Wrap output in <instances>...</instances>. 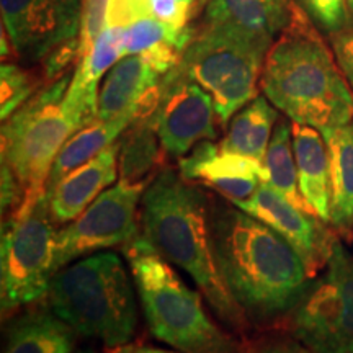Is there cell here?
I'll list each match as a JSON object with an SVG mask.
<instances>
[{
	"instance_id": "cell-1",
	"label": "cell",
	"mask_w": 353,
	"mask_h": 353,
	"mask_svg": "<svg viewBox=\"0 0 353 353\" xmlns=\"http://www.w3.org/2000/svg\"><path fill=\"white\" fill-rule=\"evenodd\" d=\"M216 262L250 329L281 327L311 283L296 250L226 198L210 195Z\"/></svg>"
},
{
	"instance_id": "cell-2",
	"label": "cell",
	"mask_w": 353,
	"mask_h": 353,
	"mask_svg": "<svg viewBox=\"0 0 353 353\" xmlns=\"http://www.w3.org/2000/svg\"><path fill=\"white\" fill-rule=\"evenodd\" d=\"M141 236L167 262L195 281L218 319L234 334L250 324L232 298L216 262L210 195L174 169H162L141 200Z\"/></svg>"
},
{
	"instance_id": "cell-3",
	"label": "cell",
	"mask_w": 353,
	"mask_h": 353,
	"mask_svg": "<svg viewBox=\"0 0 353 353\" xmlns=\"http://www.w3.org/2000/svg\"><path fill=\"white\" fill-rule=\"evenodd\" d=\"M260 87L293 123L324 132L353 120V88L299 7L268 51Z\"/></svg>"
},
{
	"instance_id": "cell-4",
	"label": "cell",
	"mask_w": 353,
	"mask_h": 353,
	"mask_svg": "<svg viewBox=\"0 0 353 353\" xmlns=\"http://www.w3.org/2000/svg\"><path fill=\"white\" fill-rule=\"evenodd\" d=\"M145 322L157 341L182 353H241L242 343L216 324L203 303L143 236L123 247Z\"/></svg>"
},
{
	"instance_id": "cell-5",
	"label": "cell",
	"mask_w": 353,
	"mask_h": 353,
	"mask_svg": "<svg viewBox=\"0 0 353 353\" xmlns=\"http://www.w3.org/2000/svg\"><path fill=\"white\" fill-rule=\"evenodd\" d=\"M131 276L118 254L87 255L54 273L46 303L82 337L125 345L138 324Z\"/></svg>"
},
{
	"instance_id": "cell-6",
	"label": "cell",
	"mask_w": 353,
	"mask_h": 353,
	"mask_svg": "<svg viewBox=\"0 0 353 353\" xmlns=\"http://www.w3.org/2000/svg\"><path fill=\"white\" fill-rule=\"evenodd\" d=\"M70 79L64 74L50 82L3 121L2 164L15 174L25 193L15 213L28 210L43 195L57 154L77 131L63 112Z\"/></svg>"
},
{
	"instance_id": "cell-7",
	"label": "cell",
	"mask_w": 353,
	"mask_h": 353,
	"mask_svg": "<svg viewBox=\"0 0 353 353\" xmlns=\"http://www.w3.org/2000/svg\"><path fill=\"white\" fill-rule=\"evenodd\" d=\"M270 48L228 30L203 23L176 64L213 97L221 123H228L257 97Z\"/></svg>"
},
{
	"instance_id": "cell-8",
	"label": "cell",
	"mask_w": 353,
	"mask_h": 353,
	"mask_svg": "<svg viewBox=\"0 0 353 353\" xmlns=\"http://www.w3.org/2000/svg\"><path fill=\"white\" fill-rule=\"evenodd\" d=\"M57 229L48 210L46 195L28 210L13 213L2 226V316L46 296L56 273Z\"/></svg>"
},
{
	"instance_id": "cell-9",
	"label": "cell",
	"mask_w": 353,
	"mask_h": 353,
	"mask_svg": "<svg viewBox=\"0 0 353 353\" xmlns=\"http://www.w3.org/2000/svg\"><path fill=\"white\" fill-rule=\"evenodd\" d=\"M281 325L311 353H353V255L341 239Z\"/></svg>"
},
{
	"instance_id": "cell-10",
	"label": "cell",
	"mask_w": 353,
	"mask_h": 353,
	"mask_svg": "<svg viewBox=\"0 0 353 353\" xmlns=\"http://www.w3.org/2000/svg\"><path fill=\"white\" fill-rule=\"evenodd\" d=\"M148 185L118 180L83 213L57 229L56 272L87 255L125 247L141 234L139 206Z\"/></svg>"
},
{
	"instance_id": "cell-11",
	"label": "cell",
	"mask_w": 353,
	"mask_h": 353,
	"mask_svg": "<svg viewBox=\"0 0 353 353\" xmlns=\"http://www.w3.org/2000/svg\"><path fill=\"white\" fill-rule=\"evenodd\" d=\"M216 117L213 97L176 65L162 77L152 123L167 156L180 159L203 141L216 139Z\"/></svg>"
},
{
	"instance_id": "cell-12",
	"label": "cell",
	"mask_w": 353,
	"mask_h": 353,
	"mask_svg": "<svg viewBox=\"0 0 353 353\" xmlns=\"http://www.w3.org/2000/svg\"><path fill=\"white\" fill-rule=\"evenodd\" d=\"M83 0H0L2 26L13 51L30 63L79 38Z\"/></svg>"
},
{
	"instance_id": "cell-13",
	"label": "cell",
	"mask_w": 353,
	"mask_h": 353,
	"mask_svg": "<svg viewBox=\"0 0 353 353\" xmlns=\"http://www.w3.org/2000/svg\"><path fill=\"white\" fill-rule=\"evenodd\" d=\"M241 210L270 226L301 257L311 280L324 270L339 236L317 216L294 206L268 182H262L249 200L237 203Z\"/></svg>"
},
{
	"instance_id": "cell-14",
	"label": "cell",
	"mask_w": 353,
	"mask_h": 353,
	"mask_svg": "<svg viewBox=\"0 0 353 353\" xmlns=\"http://www.w3.org/2000/svg\"><path fill=\"white\" fill-rule=\"evenodd\" d=\"M179 174L187 182L213 188L234 205L249 200L260 183L267 182V170L262 162L221 151L213 141H203L187 156L180 157Z\"/></svg>"
},
{
	"instance_id": "cell-15",
	"label": "cell",
	"mask_w": 353,
	"mask_h": 353,
	"mask_svg": "<svg viewBox=\"0 0 353 353\" xmlns=\"http://www.w3.org/2000/svg\"><path fill=\"white\" fill-rule=\"evenodd\" d=\"M121 138V136H120ZM120 175V139L44 192L51 219L64 226L79 218Z\"/></svg>"
},
{
	"instance_id": "cell-16",
	"label": "cell",
	"mask_w": 353,
	"mask_h": 353,
	"mask_svg": "<svg viewBox=\"0 0 353 353\" xmlns=\"http://www.w3.org/2000/svg\"><path fill=\"white\" fill-rule=\"evenodd\" d=\"M125 57L121 26H107L85 56L79 57L76 70L63 100L65 118L79 131L97 120L99 83L118 61Z\"/></svg>"
},
{
	"instance_id": "cell-17",
	"label": "cell",
	"mask_w": 353,
	"mask_h": 353,
	"mask_svg": "<svg viewBox=\"0 0 353 353\" xmlns=\"http://www.w3.org/2000/svg\"><path fill=\"white\" fill-rule=\"evenodd\" d=\"M291 19L286 0H205V21L272 48Z\"/></svg>"
},
{
	"instance_id": "cell-18",
	"label": "cell",
	"mask_w": 353,
	"mask_h": 353,
	"mask_svg": "<svg viewBox=\"0 0 353 353\" xmlns=\"http://www.w3.org/2000/svg\"><path fill=\"white\" fill-rule=\"evenodd\" d=\"M79 334L48 303L8 319L3 353H74Z\"/></svg>"
},
{
	"instance_id": "cell-19",
	"label": "cell",
	"mask_w": 353,
	"mask_h": 353,
	"mask_svg": "<svg viewBox=\"0 0 353 353\" xmlns=\"http://www.w3.org/2000/svg\"><path fill=\"white\" fill-rule=\"evenodd\" d=\"M291 136L301 195L311 213L330 226V161L324 134L291 121Z\"/></svg>"
},
{
	"instance_id": "cell-20",
	"label": "cell",
	"mask_w": 353,
	"mask_h": 353,
	"mask_svg": "<svg viewBox=\"0 0 353 353\" xmlns=\"http://www.w3.org/2000/svg\"><path fill=\"white\" fill-rule=\"evenodd\" d=\"M162 77L143 56H125L103 79L97 103V118L108 121L131 112L139 114L144 97L161 83Z\"/></svg>"
},
{
	"instance_id": "cell-21",
	"label": "cell",
	"mask_w": 353,
	"mask_h": 353,
	"mask_svg": "<svg viewBox=\"0 0 353 353\" xmlns=\"http://www.w3.org/2000/svg\"><path fill=\"white\" fill-rule=\"evenodd\" d=\"M330 161V228L342 239L353 232V120L322 132Z\"/></svg>"
},
{
	"instance_id": "cell-22",
	"label": "cell",
	"mask_w": 353,
	"mask_h": 353,
	"mask_svg": "<svg viewBox=\"0 0 353 353\" xmlns=\"http://www.w3.org/2000/svg\"><path fill=\"white\" fill-rule=\"evenodd\" d=\"M136 117H138V113L131 112L108 121L97 118L95 121L88 123L87 126L74 132L57 154L44 192H50L63 176L76 170L77 167L87 164L88 161L99 156L103 149H107L110 144L120 139V136Z\"/></svg>"
},
{
	"instance_id": "cell-23",
	"label": "cell",
	"mask_w": 353,
	"mask_h": 353,
	"mask_svg": "<svg viewBox=\"0 0 353 353\" xmlns=\"http://www.w3.org/2000/svg\"><path fill=\"white\" fill-rule=\"evenodd\" d=\"M276 121V108L267 97L257 95L231 118L219 149L255 159L263 164Z\"/></svg>"
},
{
	"instance_id": "cell-24",
	"label": "cell",
	"mask_w": 353,
	"mask_h": 353,
	"mask_svg": "<svg viewBox=\"0 0 353 353\" xmlns=\"http://www.w3.org/2000/svg\"><path fill=\"white\" fill-rule=\"evenodd\" d=\"M162 154L152 114L134 118L120 138V180L149 187L164 169Z\"/></svg>"
},
{
	"instance_id": "cell-25",
	"label": "cell",
	"mask_w": 353,
	"mask_h": 353,
	"mask_svg": "<svg viewBox=\"0 0 353 353\" xmlns=\"http://www.w3.org/2000/svg\"><path fill=\"white\" fill-rule=\"evenodd\" d=\"M263 167L267 170V182L276 192L298 206L299 210L311 213L301 195L298 183L296 159L293 151V136H291V123L288 120H278L273 130L270 144L265 154ZM312 214V213H311Z\"/></svg>"
},
{
	"instance_id": "cell-26",
	"label": "cell",
	"mask_w": 353,
	"mask_h": 353,
	"mask_svg": "<svg viewBox=\"0 0 353 353\" xmlns=\"http://www.w3.org/2000/svg\"><path fill=\"white\" fill-rule=\"evenodd\" d=\"M195 30H179L170 28L169 25L162 23L161 20L154 19V17H144L132 21L123 28V48H125V56L143 54L149 51L151 48L157 46L161 43H174L180 50L185 51L188 46L190 39L193 37Z\"/></svg>"
},
{
	"instance_id": "cell-27",
	"label": "cell",
	"mask_w": 353,
	"mask_h": 353,
	"mask_svg": "<svg viewBox=\"0 0 353 353\" xmlns=\"http://www.w3.org/2000/svg\"><path fill=\"white\" fill-rule=\"evenodd\" d=\"M38 81L28 70L15 64H2L0 68V117L6 121L8 117L25 105L37 94Z\"/></svg>"
},
{
	"instance_id": "cell-28",
	"label": "cell",
	"mask_w": 353,
	"mask_h": 353,
	"mask_svg": "<svg viewBox=\"0 0 353 353\" xmlns=\"http://www.w3.org/2000/svg\"><path fill=\"white\" fill-rule=\"evenodd\" d=\"M241 353H311V350L286 329L273 327L245 341Z\"/></svg>"
},
{
	"instance_id": "cell-29",
	"label": "cell",
	"mask_w": 353,
	"mask_h": 353,
	"mask_svg": "<svg viewBox=\"0 0 353 353\" xmlns=\"http://www.w3.org/2000/svg\"><path fill=\"white\" fill-rule=\"evenodd\" d=\"M108 6L110 0H83L81 33H79V57L85 56L90 51L97 38L107 28Z\"/></svg>"
},
{
	"instance_id": "cell-30",
	"label": "cell",
	"mask_w": 353,
	"mask_h": 353,
	"mask_svg": "<svg viewBox=\"0 0 353 353\" xmlns=\"http://www.w3.org/2000/svg\"><path fill=\"white\" fill-rule=\"evenodd\" d=\"M309 13L325 32L339 33L347 23V0H304Z\"/></svg>"
},
{
	"instance_id": "cell-31",
	"label": "cell",
	"mask_w": 353,
	"mask_h": 353,
	"mask_svg": "<svg viewBox=\"0 0 353 353\" xmlns=\"http://www.w3.org/2000/svg\"><path fill=\"white\" fill-rule=\"evenodd\" d=\"M149 12L154 19L161 20L162 23L179 32L188 28V20L193 17V12L182 0H149Z\"/></svg>"
},
{
	"instance_id": "cell-32",
	"label": "cell",
	"mask_w": 353,
	"mask_h": 353,
	"mask_svg": "<svg viewBox=\"0 0 353 353\" xmlns=\"http://www.w3.org/2000/svg\"><path fill=\"white\" fill-rule=\"evenodd\" d=\"M144 17H151L149 0H110L107 26L125 28Z\"/></svg>"
},
{
	"instance_id": "cell-33",
	"label": "cell",
	"mask_w": 353,
	"mask_h": 353,
	"mask_svg": "<svg viewBox=\"0 0 353 353\" xmlns=\"http://www.w3.org/2000/svg\"><path fill=\"white\" fill-rule=\"evenodd\" d=\"M79 57V38L70 39L68 43H63L57 46L54 51L50 52L46 57V65H44V79L48 82L56 81V79L63 77L65 69Z\"/></svg>"
},
{
	"instance_id": "cell-34",
	"label": "cell",
	"mask_w": 353,
	"mask_h": 353,
	"mask_svg": "<svg viewBox=\"0 0 353 353\" xmlns=\"http://www.w3.org/2000/svg\"><path fill=\"white\" fill-rule=\"evenodd\" d=\"M334 54L353 88V28L342 30L334 39Z\"/></svg>"
},
{
	"instance_id": "cell-35",
	"label": "cell",
	"mask_w": 353,
	"mask_h": 353,
	"mask_svg": "<svg viewBox=\"0 0 353 353\" xmlns=\"http://www.w3.org/2000/svg\"><path fill=\"white\" fill-rule=\"evenodd\" d=\"M107 353H182V352H172L165 348H157L151 345H141V343H125V345L108 348Z\"/></svg>"
},
{
	"instance_id": "cell-36",
	"label": "cell",
	"mask_w": 353,
	"mask_h": 353,
	"mask_svg": "<svg viewBox=\"0 0 353 353\" xmlns=\"http://www.w3.org/2000/svg\"><path fill=\"white\" fill-rule=\"evenodd\" d=\"M182 2L190 8V10L195 13L198 8H200L203 3H205V0H182Z\"/></svg>"
},
{
	"instance_id": "cell-37",
	"label": "cell",
	"mask_w": 353,
	"mask_h": 353,
	"mask_svg": "<svg viewBox=\"0 0 353 353\" xmlns=\"http://www.w3.org/2000/svg\"><path fill=\"white\" fill-rule=\"evenodd\" d=\"M347 7H348V10H350V13L353 15V0H347Z\"/></svg>"
},
{
	"instance_id": "cell-38",
	"label": "cell",
	"mask_w": 353,
	"mask_h": 353,
	"mask_svg": "<svg viewBox=\"0 0 353 353\" xmlns=\"http://www.w3.org/2000/svg\"><path fill=\"white\" fill-rule=\"evenodd\" d=\"M77 353H97L95 350H81V352H77Z\"/></svg>"
},
{
	"instance_id": "cell-39",
	"label": "cell",
	"mask_w": 353,
	"mask_h": 353,
	"mask_svg": "<svg viewBox=\"0 0 353 353\" xmlns=\"http://www.w3.org/2000/svg\"><path fill=\"white\" fill-rule=\"evenodd\" d=\"M352 242H353V232H352Z\"/></svg>"
}]
</instances>
